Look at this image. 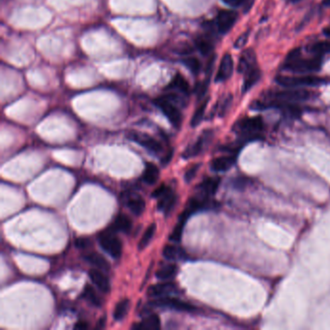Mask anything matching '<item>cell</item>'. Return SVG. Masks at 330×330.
Masks as SVG:
<instances>
[{"label": "cell", "instance_id": "45", "mask_svg": "<svg viewBox=\"0 0 330 330\" xmlns=\"http://www.w3.org/2000/svg\"><path fill=\"white\" fill-rule=\"evenodd\" d=\"M323 5L325 7H330V0H323Z\"/></svg>", "mask_w": 330, "mask_h": 330}, {"label": "cell", "instance_id": "3", "mask_svg": "<svg viewBox=\"0 0 330 330\" xmlns=\"http://www.w3.org/2000/svg\"><path fill=\"white\" fill-rule=\"evenodd\" d=\"M264 129V120L261 117H246L235 123L234 130L249 139L257 138Z\"/></svg>", "mask_w": 330, "mask_h": 330}, {"label": "cell", "instance_id": "27", "mask_svg": "<svg viewBox=\"0 0 330 330\" xmlns=\"http://www.w3.org/2000/svg\"><path fill=\"white\" fill-rule=\"evenodd\" d=\"M129 309H130V300L128 298L120 300L114 311V319L117 322L122 321L128 314Z\"/></svg>", "mask_w": 330, "mask_h": 330}, {"label": "cell", "instance_id": "7", "mask_svg": "<svg viewBox=\"0 0 330 330\" xmlns=\"http://www.w3.org/2000/svg\"><path fill=\"white\" fill-rule=\"evenodd\" d=\"M127 137L136 143H138L139 145H141L142 147H144L145 149H147L148 151H150L152 153L159 154L163 150L162 144L158 140H156L155 138H153L152 136H149L145 133L130 131L127 134Z\"/></svg>", "mask_w": 330, "mask_h": 330}, {"label": "cell", "instance_id": "43", "mask_svg": "<svg viewBox=\"0 0 330 330\" xmlns=\"http://www.w3.org/2000/svg\"><path fill=\"white\" fill-rule=\"evenodd\" d=\"M226 4L232 6V7H236L239 6L243 3V0H223Z\"/></svg>", "mask_w": 330, "mask_h": 330}, {"label": "cell", "instance_id": "44", "mask_svg": "<svg viewBox=\"0 0 330 330\" xmlns=\"http://www.w3.org/2000/svg\"><path fill=\"white\" fill-rule=\"evenodd\" d=\"M104 326H105V319H102V320L99 321L97 328L98 329H100V328H104Z\"/></svg>", "mask_w": 330, "mask_h": 330}, {"label": "cell", "instance_id": "32", "mask_svg": "<svg viewBox=\"0 0 330 330\" xmlns=\"http://www.w3.org/2000/svg\"><path fill=\"white\" fill-rule=\"evenodd\" d=\"M207 103H208V99L204 100L198 107V109L196 110L194 115H193V117L191 119V126L192 127H197L198 125H199V123L201 122V120L203 119V117H204V113H205V109H206V106H207Z\"/></svg>", "mask_w": 330, "mask_h": 330}, {"label": "cell", "instance_id": "25", "mask_svg": "<svg viewBox=\"0 0 330 330\" xmlns=\"http://www.w3.org/2000/svg\"><path fill=\"white\" fill-rule=\"evenodd\" d=\"M178 272V267L175 264H166L162 267H160L157 271H156V277L160 280H170L175 278V275Z\"/></svg>", "mask_w": 330, "mask_h": 330}, {"label": "cell", "instance_id": "23", "mask_svg": "<svg viewBox=\"0 0 330 330\" xmlns=\"http://www.w3.org/2000/svg\"><path fill=\"white\" fill-rule=\"evenodd\" d=\"M160 176V172L157 166L153 163H146L145 169L142 174V180L148 185H154L158 181Z\"/></svg>", "mask_w": 330, "mask_h": 330}, {"label": "cell", "instance_id": "11", "mask_svg": "<svg viewBox=\"0 0 330 330\" xmlns=\"http://www.w3.org/2000/svg\"><path fill=\"white\" fill-rule=\"evenodd\" d=\"M177 292H178V287L175 283L165 282L149 287L147 290V295L150 297H162Z\"/></svg>", "mask_w": 330, "mask_h": 330}, {"label": "cell", "instance_id": "24", "mask_svg": "<svg viewBox=\"0 0 330 330\" xmlns=\"http://www.w3.org/2000/svg\"><path fill=\"white\" fill-rule=\"evenodd\" d=\"M262 76L261 70L256 66L245 74V80L243 83V92H247L260 80Z\"/></svg>", "mask_w": 330, "mask_h": 330}, {"label": "cell", "instance_id": "5", "mask_svg": "<svg viewBox=\"0 0 330 330\" xmlns=\"http://www.w3.org/2000/svg\"><path fill=\"white\" fill-rule=\"evenodd\" d=\"M100 246L105 252L108 253L112 258L119 259L122 255V242L113 232L102 233L99 237Z\"/></svg>", "mask_w": 330, "mask_h": 330}, {"label": "cell", "instance_id": "21", "mask_svg": "<svg viewBox=\"0 0 330 330\" xmlns=\"http://www.w3.org/2000/svg\"><path fill=\"white\" fill-rule=\"evenodd\" d=\"M133 227L132 220L129 216L125 214H119L116 218L114 225H113V232H121V233H128Z\"/></svg>", "mask_w": 330, "mask_h": 330}, {"label": "cell", "instance_id": "16", "mask_svg": "<svg viewBox=\"0 0 330 330\" xmlns=\"http://www.w3.org/2000/svg\"><path fill=\"white\" fill-rule=\"evenodd\" d=\"M166 89L178 91L179 94H182L184 96H188L190 93V86L188 81L179 73H177L173 78L171 82L167 85Z\"/></svg>", "mask_w": 330, "mask_h": 330}, {"label": "cell", "instance_id": "2", "mask_svg": "<svg viewBox=\"0 0 330 330\" xmlns=\"http://www.w3.org/2000/svg\"><path fill=\"white\" fill-rule=\"evenodd\" d=\"M323 65L321 56H315L311 59H303L302 56L292 60H285L283 68L292 73L307 74L312 72H318Z\"/></svg>", "mask_w": 330, "mask_h": 330}, {"label": "cell", "instance_id": "9", "mask_svg": "<svg viewBox=\"0 0 330 330\" xmlns=\"http://www.w3.org/2000/svg\"><path fill=\"white\" fill-rule=\"evenodd\" d=\"M153 305H157L159 307H169L174 310L187 312V313H194L197 311V307L194 305L175 297H169V296H163L157 299L153 302Z\"/></svg>", "mask_w": 330, "mask_h": 330}, {"label": "cell", "instance_id": "38", "mask_svg": "<svg viewBox=\"0 0 330 330\" xmlns=\"http://www.w3.org/2000/svg\"><path fill=\"white\" fill-rule=\"evenodd\" d=\"M169 190H170V188H169L166 184H162V185H160L159 187H157L155 190L153 191L152 197L155 198H161L163 195L166 194Z\"/></svg>", "mask_w": 330, "mask_h": 330}, {"label": "cell", "instance_id": "26", "mask_svg": "<svg viewBox=\"0 0 330 330\" xmlns=\"http://www.w3.org/2000/svg\"><path fill=\"white\" fill-rule=\"evenodd\" d=\"M163 256L168 261H176L184 258L185 252L182 248L175 245H166L163 249Z\"/></svg>", "mask_w": 330, "mask_h": 330}, {"label": "cell", "instance_id": "33", "mask_svg": "<svg viewBox=\"0 0 330 330\" xmlns=\"http://www.w3.org/2000/svg\"><path fill=\"white\" fill-rule=\"evenodd\" d=\"M187 222L185 221H182V220H178V223L175 225V229L173 231V233H171L169 239L172 241V242H175V243H178L180 240H181V237H182V233H183V230H184V226Z\"/></svg>", "mask_w": 330, "mask_h": 330}, {"label": "cell", "instance_id": "15", "mask_svg": "<svg viewBox=\"0 0 330 330\" xmlns=\"http://www.w3.org/2000/svg\"><path fill=\"white\" fill-rule=\"evenodd\" d=\"M89 278L92 281V283L97 287L98 289L104 293H108L111 291V285L110 281L105 276V274L102 272V270L98 268H93L90 271L88 272Z\"/></svg>", "mask_w": 330, "mask_h": 330}, {"label": "cell", "instance_id": "36", "mask_svg": "<svg viewBox=\"0 0 330 330\" xmlns=\"http://www.w3.org/2000/svg\"><path fill=\"white\" fill-rule=\"evenodd\" d=\"M199 166H200L199 164H196V165H193L189 170H187V172L184 175V180L186 183H190L194 179L198 172Z\"/></svg>", "mask_w": 330, "mask_h": 330}, {"label": "cell", "instance_id": "35", "mask_svg": "<svg viewBox=\"0 0 330 330\" xmlns=\"http://www.w3.org/2000/svg\"><path fill=\"white\" fill-rule=\"evenodd\" d=\"M232 102H233V97L231 95H229L228 97L225 98L222 102H221V105L218 109V115L219 117H224L226 115V113L228 112V110L230 109L231 105H232Z\"/></svg>", "mask_w": 330, "mask_h": 330}, {"label": "cell", "instance_id": "1", "mask_svg": "<svg viewBox=\"0 0 330 330\" xmlns=\"http://www.w3.org/2000/svg\"><path fill=\"white\" fill-rule=\"evenodd\" d=\"M154 104L162 111L174 127L176 129L180 128L182 123V114L177 105H184L182 98L177 93H169L155 99Z\"/></svg>", "mask_w": 330, "mask_h": 330}, {"label": "cell", "instance_id": "34", "mask_svg": "<svg viewBox=\"0 0 330 330\" xmlns=\"http://www.w3.org/2000/svg\"><path fill=\"white\" fill-rule=\"evenodd\" d=\"M183 64L191 71L192 74L194 75H197L199 73L200 71V68H201V65H200V62L199 60L197 59V58H193V57H190V58H186L185 59L182 60Z\"/></svg>", "mask_w": 330, "mask_h": 330}, {"label": "cell", "instance_id": "37", "mask_svg": "<svg viewBox=\"0 0 330 330\" xmlns=\"http://www.w3.org/2000/svg\"><path fill=\"white\" fill-rule=\"evenodd\" d=\"M248 38H249V32L247 31V32L243 33L242 35H240V36L237 38V40H236L235 43H234V47H235L236 49H241V48H243V47L247 44Z\"/></svg>", "mask_w": 330, "mask_h": 330}, {"label": "cell", "instance_id": "20", "mask_svg": "<svg viewBox=\"0 0 330 330\" xmlns=\"http://www.w3.org/2000/svg\"><path fill=\"white\" fill-rule=\"evenodd\" d=\"M134 330H160L161 329V321L160 318L156 314H151L147 316L141 323H138L132 327Z\"/></svg>", "mask_w": 330, "mask_h": 330}, {"label": "cell", "instance_id": "18", "mask_svg": "<svg viewBox=\"0 0 330 330\" xmlns=\"http://www.w3.org/2000/svg\"><path fill=\"white\" fill-rule=\"evenodd\" d=\"M84 260L100 270H104V271L110 270V267H111L110 263L99 253H89V254L85 255Z\"/></svg>", "mask_w": 330, "mask_h": 330}, {"label": "cell", "instance_id": "17", "mask_svg": "<svg viewBox=\"0 0 330 330\" xmlns=\"http://www.w3.org/2000/svg\"><path fill=\"white\" fill-rule=\"evenodd\" d=\"M176 200H177L176 195L170 189L166 194L163 195L161 198H158V203H157L158 209L160 211H164L166 214L170 213L175 208Z\"/></svg>", "mask_w": 330, "mask_h": 330}, {"label": "cell", "instance_id": "10", "mask_svg": "<svg viewBox=\"0 0 330 330\" xmlns=\"http://www.w3.org/2000/svg\"><path fill=\"white\" fill-rule=\"evenodd\" d=\"M212 137V132L211 131H205L203 132L202 135H200L199 137L196 140L193 145L189 146L183 153V158L189 159L195 156L198 155L202 152L206 144L209 142L210 138Z\"/></svg>", "mask_w": 330, "mask_h": 330}, {"label": "cell", "instance_id": "31", "mask_svg": "<svg viewBox=\"0 0 330 330\" xmlns=\"http://www.w3.org/2000/svg\"><path fill=\"white\" fill-rule=\"evenodd\" d=\"M310 51L315 56H323L324 54L330 53V40L317 42L313 44L311 46Z\"/></svg>", "mask_w": 330, "mask_h": 330}, {"label": "cell", "instance_id": "14", "mask_svg": "<svg viewBox=\"0 0 330 330\" xmlns=\"http://www.w3.org/2000/svg\"><path fill=\"white\" fill-rule=\"evenodd\" d=\"M236 163V154L220 156L211 161V170L216 173H224L229 171Z\"/></svg>", "mask_w": 330, "mask_h": 330}, {"label": "cell", "instance_id": "6", "mask_svg": "<svg viewBox=\"0 0 330 330\" xmlns=\"http://www.w3.org/2000/svg\"><path fill=\"white\" fill-rule=\"evenodd\" d=\"M272 100L280 103H296L306 101L312 96V92L304 89H288L282 91H276L269 95Z\"/></svg>", "mask_w": 330, "mask_h": 330}, {"label": "cell", "instance_id": "29", "mask_svg": "<svg viewBox=\"0 0 330 330\" xmlns=\"http://www.w3.org/2000/svg\"><path fill=\"white\" fill-rule=\"evenodd\" d=\"M83 296L84 298L92 305L96 306V307H100L102 305V301L99 297V295L97 294V292L95 291V290L93 289V287L89 284H87L85 287H84V290H83Z\"/></svg>", "mask_w": 330, "mask_h": 330}, {"label": "cell", "instance_id": "41", "mask_svg": "<svg viewBox=\"0 0 330 330\" xmlns=\"http://www.w3.org/2000/svg\"><path fill=\"white\" fill-rule=\"evenodd\" d=\"M255 0H243V12L248 13L252 9Z\"/></svg>", "mask_w": 330, "mask_h": 330}, {"label": "cell", "instance_id": "13", "mask_svg": "<svg viewBox=\"0 0 330 330\" xmlns=\"http://www.w3.org/2000/svg\"><path fill=\"white\" fill-rule=\"evenodd\" d=\"M233 72V59L231 55L226 54L221 60L217 75L216 81H225L231 78Z\"/></svg>", "mask_w": 330, "mask_h": 330}, {"label": "cell", "instance_id": "28", "mask_svg": "<svg viewBox=\"0 0 330 330\" xmlns=\"http://www.w3.org/2000/svg\"><path fill=\"white\" fill-rule=\"evenodd\" d=\"M156 229H157V226H156L155 223H152L147 227V229L145 230V232L142 234V236H141V238L138 242V249L139 250H143L145 247H147V245L150 243V241L154 237Z\"/></svg>", "mask_w": 330, "mask_h": 330}, {"label": "cell", "instance_id": "19", "mask_svg": "<svg viewBox=\"0 0 330 330\" xmlns=\"http://www.w3.org/2000/svg\"><path fill=\"white\" fill-rule=\"evenodd\" d=\"M126 204L129 210L136 216H140L145 210V200L140 196H131L128 198Z\"/></svg>", "mask_w": 330, "mask_h": 330}, {"label": "cell", "instance_id": "46", "mask_svg": "<svg viewBox=\"0 0 330 330\" xmlns=\"http://www.w3.org/2000/svg\"><path fill=\"white\" fill-rule=\"evenodd\" d=\"M324 32H325V34H326V35H328V36H330V26H328L327 28H325Z\"/></svg>", "mask_w": 330, "mask_h": 330}, {"label": "cell", "instance_id": "39", "mask_svg": "<svg viewBox=\"0 0 330 330\" xmlns=\"http://www.w3.org/2000/svg\"><path fill=\"white\" fill-rule=\"evenodd\" d=\"M75 246L78 249H86L90 246V240L88 238H78L75 240Z\"/></svg>", "mask_w": 330, "mask_h": 330}, {"label": "cell", "instance_id": "42", "mask_svg": "<svg viewBox=\"0 0 330 330\" xmlns=\"http://www.w3.org/2000/svg\"><path fill=\"white\" fill-rule=\"evenodd\" d=\"M88 329V323L84 321H79L74 326V330H84Z\"/></svg>", "mask_w": 330, "mask_h": 330}, {"label": "cell", "instance_id": "12", "mask_svg": "<svg viewBox=\"0 0 330 330\" xmlns=\"http://www.w3.org/2000/svg\"><path fill=\"white\" fill-rule=\"evenodd\" d=\"M257 66V59H256V54L252 49L245 50L240 59L238 61L237 65V71L241 74H246L248 71H250L253 68Z\"/></svg>", "mask_w": 330, "mask_h": 330}, {"label": "cell", "instance_id": "30", "mask_svg": "<svg viewBox=\"0 0 330 330\" xmlns=\"http://www.w3.org/2000/svg\"><path fill=\"white\" fill-rule=\"evenodd\" d=\"M196 47L198 52L203 56H208L213 50L212 43L210 42V40L205 37H199L196 40Z\"/></svg>", "mask_w": 330, "mask_h": 330}, {"label": "cell", "instance_id": "4", "mask_svg": "<svg viewBox=\"0 0 330 330\" xmlns=\"http://www.w3.org/2000/svg\"><path fill=\"white\" fill-rule=\"evenodd\" d=\"M276 81L278 84L288 87V88H294L298 86H315L319 85L324 82V79L319 77L306 75V76H278L276 78Z\"/></svg>", "mask_w": 330, "mask_h": 330}, {"label": "cell", "instance_id": "40", "mask_svg": "<svg viewBox=\"0 0 330 330\" xmlns=\"http://www.w3.org/2000/svg\"><path fill=\"white\" fill-rule=\"evenodd\" d=\"M173 156H174V150H173V149H172V150H169V151L165 154V156L162 158V160H161V164L164 165V166H167V165L172 161Z\"/></svg>", "mask_w": 330, "mask_h": 330}, {"label": "cell", "instance_id": "8", "mask_svg": "<svg viewBox=\"0 0 330 330\" xmlns=\"http://www.w3.org/2000/svg\"><path fill=\"white\" fill-rule=\"evenodd\" d=\"M237 20V14L233 10H222L218 13L216 17L215 25L217 30L221 34L228 33L233 28L235 21Z\"/></svg>", "mask_w": 330, "mask_h": 330}, {"label": "cell", "instance_id": "22", "mask_svg": "<svg viewBox=\"0 0 330 330\" xmlns=\"http://www.w3.org/2000/svg\"><path fill=\"white\" fill-rule=\"evenodd\" d=\"M219 185H220L219 177H207L199 184L198 188L202 194L208 197L216 193Z\"/></svg>", "mask_w": 330, "mask_h": 330}]
</instances>
